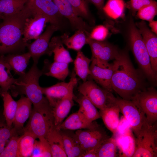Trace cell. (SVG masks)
<instances>
[{"instance_id":"obj_35","label":"cell","mask_w":157,"mask_h":157,"mask_svg":"<svg viewBox=\"0 0 157 157\" xmlns=\"http://www.w3.org/2000/svg\"><path fill=\"white\" fill-rule=\"evenodd\" d=\"M64 146L67 156L82 157L85 151L74 137H72L65 134H62Z\"/></svg>"},{"instance_id":"obj_11","label":"cell","mask_w":157,"mask_h":157,"mask_svg":"<svg viewBox=\"0 0 157 157\" xmlns=\"http://www.w3.org/2000/svg\"><path fill=\"white\" fill-rule=\"evenodd\" d=\"M87 43L91 50V60L97 62L105 63L114 60L120 51L116 46L105 40L98 41L88 37Z\"/></svg>"},{"instance_id":"obj_36","label":"cell","mask_w":157,"mask_h":157,"mask_svg":"<svg viewBox=\"0 0 157 157\" xmlns=\"http://www.w3.org/2000/svg\"><path fill=\"white\" fill-rule=\"evenodd\" d=\"M77 15L91 25L95 23L88 8L87 0H67Z\"/></svg>"},{"instance_id":"obj_8","label":"cell","mask_w":157,"mask_h":157,"mask_svg":"<svg viewBox=\"0 0 157 157\" xmlns=\"http://www.w3.org/2000/svg\"><path fill=\"white\" fill-rule=\"evenodd\" d=\"M115 104L131 126L136 137L147 121L141 108L134 101L117 98Z\"/></svg>"},{"instance_id":"obj_34","label":"cell","mask_w":157,"mask_h":157,"mask_svg":"<svg viewBox=\"0 0 157 157\" xmlns=\"http://www.w3.org/2000/svg\"><path fill=\"white\" fill-rule=\"evenodd\" d=\"M28 0H0V13L4 17L17 13L22 10Z\"/></svg>"},{"instance_id":"obj_46","label":"cell","mask_w":157,"mask_h":157,"mask_svg":"<svg viewBox=\"0 0 157 157\" xmlns=\"http://www.w3.org/2000/svg\"><path fill=\"white\" fill-rule=\"evenodd\" d=\"M99 147L85 151L82 157H97V151Z\"/></svg>"},{"instance_id":"obj_2","label":"cell","mask_w":157,"mask_h":157,"mask_svg":"<svg viewBox=\"0 0 157 157\" xmlns=\"http://www.w3.org/2000/svg\"><path fill=\"white\" fill-rule=\"evenodd\" d=\"M32 11L26 3L23 9L13 15L4 17L0 23V55L21 53L28 43L24 42L23 33L26 19Z\"/></svg>"},{"instance_id":"obj_17","label":"cell","mask_w":157,"mask_h":157,"mask_svg":"<svg viewBox=\"0 0 157 157\" xmlns=\"http://www.w3.org/2000/svg\"><path fill=\"white\" fill-rule=\"evenodd\" d=\"M85 151L99 147L108 138L97 128L86 130H77L74 136Z\"/></svg>"},{"instance_id":"obj_30","label":"cell","mask_w":157,"mask_h":157,"mask_svg":"<svg viewBox=\"0 0 157 157\" xmlns=\"http://www.w3.org/2000/svg\"><path fill=\"white\" fill-rule=\"evenodd\" d=\"M1 96L2 97L3 101V117L7 126L11 128L17 108V102L13 99L8 91Z\"/></svg>"},{"instance_id":"obj_5","label":"cell","mask_w":157,"mask_h":157,"mask_svg":"<svg viewBox=\"0 0 157 157\" xmlns=\"http://www.w3.org/2000/svg\"><path fill=\"white\" fill-rule=\"evenodd\" d=\"M52 108L49 103L33 106L24 131L32 133L36 138H45L54 126Z\"/></svg>"},{"instance_id":"obj_6","label":"cell","mask_w":157,"mask_h":157,"mask_svg":"<svg viewBox=\"0 0 157 157\" xmlns=\"http://www.w3.org/2000/svg\"><path fill=\"white\" fill-rule=\"evenodd\" d=\"M157 139L156 123L152 124L147 121L136 136V148L133 157H156Z\"/></svg>"},{"instance_id":"obj_41","label":"cell","mask_w":157,"mask_h":157,"mask_svg":"<svg viewBox=\"0 0 157 157\" xmlns=\"http://www.w3.org/2000/svg\"><path fill=\"white\" fill-rule=\"evenodd\" d=\"M19 138V137L17 135L11 137L8 144L0 155V157H18Z\"/></svg>"},{"instance_id":"obj_39","label":"cell","mask_w":157,"mask_h":157,"mask_svg":"<svg viewBox=\"0 0 157 157\" xmlns=\"http://www.w3.org/2000/svg\"><path fill=\"white\" fill-rule=\"evenodd\" d=\"M31 157H52L50 146L45 138L35 140Z\"/></svg>"},{"instance_id":"obj_22","label":"cell","mask_w":157,"mask_h":157,"mask_svg":"<svg viewBox=\"0 0 157 157\" xmlns=\"http://www.w3.org/2000/svg\"><path fill=\"white\" fill-rule=\"evenodd\" d=\"M17 102V108L13 124L17 132L24 129V124L31 115L32 103L26 97L23 96Z\"/></svg>"},{"instance_id":"obj_48","label":"cell","mask_w":157,"mask_h":157,"mask_svg":"<svg viewBox=\"0 0 157 157\" xmlns=\"http://www.w3.org/2000/svg\"><path fill=\"white\" fill-rule=\"evenodd\" d=\"M3 18L4 16L1 13H0V19H3Z\"/></svg>"},{"instance_id":"obj_47","label":"cell","mask_w":157,"mask_h":157,"mask_svg":"<svg viewBox=\"0 0 157 157\" xmlns=\"http://www.w3.org/2000/svg\"><path fill=\"white\" fill-rule=\"evenodd\" d=\"M149 26L151 28L150 30L154 33L157 34V21L153 20L149 22Z\"/></svg>"},{"instance_id":"obj_23","label":"cell","mask_w":157,"mask_h":157,"mask_svg":"<svg viewBox=\"0 0 157 157\" xmlns=\"http://www.w3.org/2000/svg\"><path fill=\"white\" fill-rule=\"evenodd\" d=\"M45 138L50 146L52 157H67L65 151L61 133L55 126L51 128Z\"/></svg>"},{"instance_id":"obj_12","label":"cell","mask_w":157,"mask_h":157,"mask_svg":"<svg viewBox=\"0 0 157 157\" xmlns=\"http://www.w3.org/2000/svg\"><path fill=\"white\" fill-rule=\"evenodd\" d=\"M31 10L32 13L26 19L24 28L23 40L26 43L37 39L41 34L47 24L49 23L46 16Z\"/></svg>"},{"instance_id":"obj_1","label":"cell","mask_w":157,"mask_h":157,"mask_svg":"<svg viewBox=\"0 0 157 157\" xmlns=\"http://www.w3.org/2000/svg\"><path fill=\"white\" fill-rule=\"evenodd\" d=\"M113 63L114 69L111 81L112 90L122 99L132 100L144 89L141 77L125 51H119Z\"/></svg>"},{"instance_id":"obj_37","label":"cell","mask_w":157,"mask_h":157,"mask_svg":"<svg viewBox=\"0 0 157 157\" xmlns=\"http://www.w3.org/2000/svg\"><path fill=\"white\" fill-rule=\"evenodd\" d=\"M116 140L114 137L108 138L100 145L97 150V157H115L117 154Z\"/></svg>"},{"instance_id":"obj_13","label":"cell","mask_w":157,"mask_h":157,"mask_svg":"<svg viewBox=\"0 0 157 157\" xmlns=\"http://www.w3.org/2000/svg\"><path fill=\"white\" fill-rule=\"evenodd\" d=\"M26 4L32 10L46 16L50 24L60 29L63 17L52 0H28Z\"/></svg>"},{"instance_id":"obj_32","label":"cell","mask_w":157,"mask_h":157,"mask_svg":"<svg viewBox=\"0 0 157 157\" xmlns=\"http://www.w3.org/2000/svg\"><path fill=\"white\" fill-rule=\"evenodd\" d=\"M36 137L32 133L24 132L19 137L18 142V157H31Z\"/></svg>"},{"instance_id":"obj_44","label":"cell","mask_w":157,"mask_h":157,"mask_svg":"<svg viewBox=\"0 0 157 157\" xmlns=\"http://www.w3.org/2000/svg\"><path fill=\"white\" fill-rule=\"evenodd\" d=\"M156 2L155 0H130L125 3V6L129 10L130 13L134 16L142 8Z\"/></svg>"},{"instance_id":"obj_18","label":"cell","mask_w":157,"mask_h":157,"mask_svg":"<svg viewBox=\"0 0 157 157\" xmlns=\"http://www.w3.org/2000/svg\"><path fill=\"white\" fill-rule=\"evenodd\" d=\"M52 0L60 14L68 20L74 29L83 31L85 33L90 32L91 27L77 15L67 0Z\"/></svg>"},{"instance_id":"obj_38","label":"cell","mask_w":157,"mask_h":157,"mask_svg":"<svg viewBox=\"0 0 157 157\" xmlns=\"http://www.w3.org/2000/svg\"><path fill=\"white\" fill-rule=\"evenodd\" d=\"M68 64L54 61L51 63L48 72L44 73L45 75L64 81L69 74Z\"/></svg>"},{"instance_id":"obj_29","label":"cell","mask_w":157,"mask_h":157,"mask_svg":"<svg viewBox=\"0 0 157 157\" xmlns=\"http://www.w3.org/2000/svg\"><path fill=\"white\" fill-rule=\"evenodd\" d=\"M61 41L68 48L78 51L87 44L88 36L83 31L78 30L74 34L69 37L66 33L60 36Z\"/></svg>"},{"instance_id":"obj_27","label":"cell","mask_w":157,"mask_h":157,"mask_svg":"<svg viewBox=\"0 0 157 157\" xmlns=\"http://www.w3.org/2000/svg\"><path fill=\"white\" fill-rule=\"evenodd\" d=\"M49 49L54 54V61L69 64L73 61L69 52L64 47L60 36H56L51 38Z\"/></svg>"},{"instance_id":"obj_40","label":"cell","mask_w":157,"mask_h":157,"mask_svg":"<svg viewBox=\"0 0 157 157\" xmlns=\"http://www.w3.org/2000/svg\"><path fill=\"white\" fill-rule=\"evenodd\" d=\"M17 132L14 128H10L7 125L4 117H0V155L3 151L8 140Z\"/></svg>"},{"instance_id":"obj_33","label":"cell","mask_w":157,"mask_h":157,"mask_svg":"<svg viewBox=\"0 0 157 157\" xmlns=\"http://www.w3.org/2000/svg\"><path fill=\"white\" fill-rule=\"evenodd\" d=\"M125 7L124 0H108L103 11L110 18L116 19L123 16Z\"/></svg>"},{"instance_id":"obj_15","label":"cell","mask_w":157,"mask_h":157,"mask_svg":"<svg viewBox=\"0 0 157 157\" xmlns=\"http://www.w3.org/2000/svg\"><path fill=\"white\" fill-rule=\"evenodd\" d=\"M91 60L89 76L103 88L112 92L111 81L114 69L113 63H101Z\"/></svg>"},{"instance_id":"obj_31","label":"cell","mask_w":157,"mask_h":157,"mask_svg":"<svg viewBox=\"0 0 157 157\" xmlns=\"http://www.w3.org/2000/svg\"><path fill=\"white\" fill-rule=\"evenodd\" d=\"M91 59L86 56L81 50L78 51L74 61V70L76 74L83 82L86 81L90 75L89 65Z\"/></svg>"},{"instance_id":"obj_26","label":"cell","mask_w":157,"mask_h":157,"mask_svg":"<svg viewBox=\"0 0 157 157\" xmlns=\"http://www.w3.org/2000/svg\"><path fill=\"white\" fill-rule=\"evenodd\" d=\"M11 69L6 61L4 55H0V95L8 91L16 83L17 78L12 76Z\"/></svg>"},{"instance_id":"obj_42","label":"cell","mask_w":157,"mask_h":157,"mask_svg":"<svg viewBox=\"0 0 157 157\" xmlns=\"http://www.w3.org/2000/svg\"><path fill=\"white\" fill-rule=\"evenodd\" d=\"M137 17L142 20L150 22L153 20L157 14V3L146 6L137 12Z\"/></svg>"},{"instance_id":"obj_43","label":"cell","mask_w":157,"mask_h":157,"mask_svg":"<svg viewBox=\"0 0 157 157\" xmlns=\"http://www.w3.org/2000/svg\"><path fill=\"white\" fill-rule=\"evenodd\" d=\"M109 34V31L106 26L99 25L94 28L89 34V38L98 41H105Z\"/></svg>"},{"instance_id":"obj_45","label":"cell","mask_w":157,"mask_h":157,"mask_svg":"<svg viewBox=\"0 0 157 157\" xmlns=\"http://www.w3.org/2000/svg\"><path fill=\"white\" fill-rule=\"evenodd\" d=\"M94 4L100 11H103L105 0H87Z\"/></svg>"},{"instance_id":"obj_3","label":"cell","mask_w":157,"mask_h":157,"mask_svg":"<svg viewBox=\"0 0 157 157\" xmlns=\"http://www.w3.org/2000/svg\"><path fill=\"white\" fill-rule=\"evenodd\" d=\"M44 72L39 69L37 64L33 63L29 70L19 76L14 85L10 88L12 94L14 97L19 94H24L33 104L38 106L49 103L43 96L39 84V79Z\"/></svg>"},{"instance_id":"obj_19","label":"cell","mask_w":157,"mask_h":157,"mask_svg":"<svg viewBox=\"0 0 157 157\" xmlns=\"http://www.w3.org/2000/svg\"><path fill=\"white\" fill-rule=\"evenodd\" d=\"M115 138L119 156L133 157L136 148L135 139L130 129H127Z\"/></svg>"},{"instance_id":"obj_24","label":"cell","mask_w":157,"mask_h":157,"mask_svg":"<svg viewBox=\"0 0 157 157\" xmlns=\"http://www.w3.org/2000/svg\"><path fill=\"white\" fill-rule=\"evenodd\" d=\"M120 111L119 107L116 104L100 110V115L104 124L114 135H116L118 131Z\"/></svg>"},{"instance_id":"obj_10","label":"cell","mask_w":157,"mask_h":157,"mask_svg":"<svg viewBox=\"0 0 157 157\" xmlns=\"http://www.w3.org/2000/svg\"><path fill=\"white\" fill-rule=\"evenodd\" d=\"M59 27L50 24L47 26L45 31L31 43H28L26 47L31 55L33 63L37 64L40 57L44 54L52 55L49 49V44L53 33L60 30Z\"/></svg>"},{"instance_id":"obj_7","label":"cell","mask_w":157,"mask_h":157,"mask_svg":"<svg viewBox=\"0 0 157 157\" xmlns=\"http://www.w3.org/2000/svg\"><path fill=\"white\" fill-rule=\"evenodd\" d=\"M78 89L81 94L88 99L100 110L116 104L117 98L112 92L101 88L92 80L83 82Z\"/></svg>"},{"instance_id":"obj_16","label":"cell","mask_w":157,"mask_h":157,"mask_svg":"<svg viewBox=\"0 0 157 157\" xmlns=\"http://www.w3.org/2000/svg\"><path fill=\"white\" fill-rule=\"evenodd\" d=\"M135 25L142 36L149 57L151 68L156 74L157 71V35L150 29L143 20L136 23Z\"/></svg>"},{"instance_id":"obj_9","label":"cell","mask_w":157,"mask_h":157,"mask_svg":"<svg viewBox=\"0 0 157 157\" xmlns=\"http://www.w3.org/2000/svg\"><path fill=\"white\" fill-rule=\"evenodd\" d=\"M144 112L147 121L152 124L157 120V93L153 88L144 89L137 94L132 100Z\"/></svg>"},{"instance_id":"obj_20","label":"cell","mask_w":157,"mask_h":157,"mask_svg":"<svg viewBox=\"0 0 157 157\" xmlns=\"http://www.w3.org/2000/svg\"><path fill=\"white\" fill-rule=\"evenodd\" d=\"M74 94L72 92L58 101L52 108L54 125L55 127L62 122L74 105Z\"/></svg>"},{"instance_id":"obj_14","label":"cell","mask_w":157,"mask_h":157,"mask_svg":"<svg viewBox=\"0 0 157 157\" xmlns=\"http://www.w3.org/2000/svg\"><path fill=\"white\" fill-rule=\"evenodd\" d=\"M77 81L76 77L73 75L68 82H62L49 87H41V89L43 94L46 96L49 105L53 108L58 101L73 92Z\"/></svg>"},{"instance_id":"obj_28","label":"cell","mask_w":157,"mask_h":157,"mask_svg":"<svg viewBox=\"0 0 157 157\" xmlns=\"http://www.w3.org/2000/svg\"><path fill=\"white\" fill-rule=\"evenodd\" d=\"M78 97H75V101L78 103V112L87 120L92 122L101 117L96 107L87 98L81 94Z\"/></svg>"},{"instance_id":"obj_4","label":"cell","mask_w":157,"mask_h":157,"mask_svg":"<svg viewBox=\"0 0 157 157\" xmlns=\"http://www.w3.org/2000/svg\"><path fill=\"white\" fill-rule=\"evenodd\" d=\"M126 27L125 36L138 64L150 80H156V74L152 69L149 57L141 35L130 13Z\"/></svg>"},{"instance_id":"obj_21","label":"cell","mask_w":157,"mask_h":157,"mask_svg":"<svg viewBox=\"0 0 157 157\" xmlns=\"http://www.w3.org/2000/svg\"><path fill=\"white\" fill-rule=\"evenodd\" d=\"M97 126L92 122L87 120L78 112L73 113L58 126L56 127L61 130H78L82 129H93Z\"/></svg>"},{"instance_id":"obj_25","label":"cell","mask_w":157,"mask_h":157,"mask_svg":"<svg viewBox=\"0 0 157 157\" xmlns=\"http://www.w3.org/2000/svg\"><path fill=\"white\" fill-rule=\"evenodd\" d=\"M31 58L28 52L23 53H10L5 56V60L11 70L19 76L26 73V69Z\"/></svg>"}]
</instances>
